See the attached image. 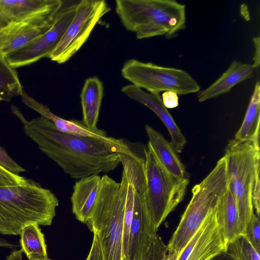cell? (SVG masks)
<instances>
[{
    "instance_id": "obj_1",
    "label": "cell",
    "mask_w": 260,
    "mask_h": 260,
    "mask_svg": "<svg viewBox=\"0 0 260 260\" xmlns=\"http://www.w3.org/2000/svg\"><path fill=\"white\" fill-rule=\"evenodd\" d=\"M23 121L25 135L73 179L113 171L121 163L120 153L131 150L122 139L108 142L62 133L42 116Z\"/></svg>"
},
{
    "instance_id": "obj_2",
    "label": "cell",
    "mask_w": 260,
    "mask_h": 260,
    "mask_svg": "<svg viewBox=\"0 0 260 260\" xmlns=\"http://www.w3.org/2000/svg\"><path fill=\"white\" fill-rule=\"evenodd\" d=\"M59 201L50 189L34 180L0 186V233L19 235L30 224H52Z\"/></svg>"
},
{
    "instance_id": "obj_3",
    "label": "cell",
    "mask_w": 260,
    "mask_h": 260,
    "mask_svg": "<svg viewBox=\"0 0 260 260\" xmlns=\"http://www.w3.org/2000/svg\"><path fill=\"white\" fill-rule=\"evenodd\" d=\"M129 179L123 168L117 182L107 175L101 177L97 198L86 223L100 239L105 260H123V233Z\"/></svg>"
},
{
    "instance_id": "obj_4",
    "label": "cell",
    "mask_w": 260,
    "mask_h": 260,
    "mask_svg": "<svg viewBox=\"0 0 260 260\" xmlns=\"http://www.w3.org/2000/svg\"><path fill=\"white\" fill-rule=\"evenodd\" d=\"M115 10L124 27L138 39H170L186 25L185 6L174 0H116Z\"/></svg>"
},
{
    "instance_id": "obj_5",
    "label": "cell",
    "mask_w": 260,
    "mask_h": 260,
    "mask_svg": "<svg viewBox=\"0 0 260 260\" xmlns=\"http://www.w3.org/2000/svg\"><path fill=\"white\" fill-rule=\"evenodd\" d=\"M227 186L224 155L210 173L192 188V198L167 245V252H181L207 215L215 208Z\"/></svg>"
},
{
    "instance_id": "obj_6",
    "label": "cell",
    "mask_w": 260,
    "mask_h": 260,
    "mask_svg": "<svg viewBox=\"0 0 260 260\" xmlns=\"http://www.w3.org/2000/svg\"><path fill=\"white\" fill-rule=\"evenodd\" d=\"M228 186L238 209L241 236L254 213L252 189L256 171L259 166V150L251 140L229 141L225 149Z\"/></svg>"
},
{
    "instance_id": "obj_7",
    "label": "cell",
    "mask_w": 260,
    "mask_h": 260,
    "mask_svg": "<svg viewBox=\"0 0 260 260\" xmlns=\"http://www.w3.org/2000/svg\"><path fill=\"white\" fill-rule=\"evenodd\" d=\"M121 164L130 175L134 190L133 215L123 260H142L158 236L147 203L144 158L132 152L121 156Z\"/></svg>"
},
{
    "instance_id": "obj_8",
    "label": "cell",
    "mask_w": 260,
    "mask_h": 260,
    "mask_svg": "<svg viewBox=\"0 0 260 260\" xmlns=\"http://www.w3.org/2000/svg\"><path fill=\"white\" fill-rule=\"evenodd\" d=\"M144 154L147 203L157 230L168 215L183 200L189 180L187 177H176L165 170L148 143Z\"/></svg>"
},
{
    "instance_id": "obj_9",
    "label": "cell",
    "mask_w": 260,
    "mask_h": 260,
    "mask_svg": "<svg viewBox=\"0 0 260 260\" xmlns=\"http://www.w3.org/2000/svg\"><path fill=\"white\" fill-rule=\"evenodd\" d=\"M121 72L122 77L133 85L151 93L172 91L178 95H185L199 92L201 88L196 80L183 70L135 59L125 62Z\"/></svg>"
},
{
    "instance_id": "obj_10",
    "label": "cell",
    "mask_w": 260,
    "mask_h": 260,
    "mask_svg": "<svg viewBox=\"0 0 260 260\" xmlns=\"http://www.w3.org/2000/svg\"><path fill=\"white\" fill-rule=\"evenodd\" d=\"M110 10L105 1H80L74 18L48 57L58 63L68 61L87 40L99 21Z\"/></svg>"
},
{
    "instance_id": "obj_11",
    "label": "cell",
    "mask_w": 260,
    "mask_h": 260,
    "mask_svg": "<svg viewBox=\"0 0 260 260\" xmlns=\"http://www.w3.org/2000/svg\"><path fill=\"white\" fill-rule=\"evenodd\" d=\"M79 1L62 0L52 27L37 39L6 55L9 64L16 69L48 57L58 45L74 18Z\"/></svg>"
},
{
    "instance_id": "obj_12",
    "label": "cell",
    "mask_w": 260,
    "mask_h": 260,
    "mask_svg": "<svg viewBox=\"0 0 260 260\" xmlns=\"http://www.w3.org/2000/svg\"><path fill=\"white\" fill-rule=\"evenodd\" d=\"M61 3L60 0L48 9L0 28V54L5 56L49 30Z\"/></svg>"
},
{
    "instance_id": "obj_13",
    "label": "cell",
    "mask_w": 260,
    "mask_h": 260,
    "mask_svg": "<svg viewBox=\"0 0 260 260\" xmlns=\"http://www.w3.org/2000/svg\"><path fill=\"white\" fill-rule=\"evenodd\" d=\"M215 207L204 219L177 260H210L226 251L228 243L218 224Z\"/></svg>"
},
{
    "instance_id": "obj_14",
    "label": "cell",
    "mask_w": 260,
    "mask_h": 260,
    "mask_svg": "<svg viewBox=\"0 0 260 260\" xmlns=\"http://www.w3.org/2000/svg\"><path fill=\"white\" fill-rule=\"evenodd\" d=\"M121 91L129 98L147 107L156 114L169 132L172 146L176 152L181 153L186 143V140L164 106L159 94L145 92L133 84L123 86Z\"/></svg>"
},
{
    "instance_id": "obj_15",
    "label": "cell",
    "mask_w": 260,
    "mask_h": 260,
    "mask_svg": "<svg viewBox=\"0 0 260 260\" xmlns=\"http://www.w3.org/2000/svg\"><path fill=\"white\" fill-rule=\"evenodd\" d=\"M20 95L21 101L24 105L40 113L41 116L51 120L54 124L55 127L62 133L76 136L96 138L108 142H114L118 139L107 136L106 133L102 129L96 131L91 130L82 121L67 120L56 115L47 106L36 101L23 90Z\"/></svg>"
},
{
    "instance_id": "obj_16",
    "label": "cell",
    "mask_w": 260,
    "mask_h": 260,
    "mask_svg": "<svg viewBox=\"0 0 260 260\" xmlns=\"http://www.w3.org/2000/svg\"><path fill=\"white\" fill-rule=\"evenodd\" d=\"M101 177L93 175L79 179L73 186L71 197L72 212L79 221L88 222L99 190Z\"/></svg>"
},
{
    "instance_id": "obj_17",
    "label": "cell",
    "mask_w": 260,
    "mask_h": 260,
    "mask_svg": "<svg viewBox=\"0 0 260 260\" xmlns=\"http://www.w3.org/2000/svg\"><path fill=\"white\" fill-rule=\"evenodd\" d=\"M255 69L252 64L234 60L218 79L198 92V101L205 102L229 92L236 85L251 77Z\"/></svg>"
},
{
    "instance_id": "obj_18",
    "label": "cell",
    "mask_w": 260,
    "mask_h": 260,
    "mask_svg": "<svg viewBox=\"0 0 260 260\" xmlns=\"http://www.w3.org/2000/svg\"><path fill=\"white\" fill-rule=\"evenodd\" d=\"M60 0H0V28L48 9Z\"/></svg>"
},
{
    "instance_id": "obj_19",
    "label": "cell",
    "mask_w": 260,
    "mask_h": 260,
    "mask_svg": "<svg viewBox=\"0 0 260 260\" xmlns=\"http://www.w3.org/2000/svg\"><path fill=\"white\" fill-rule=\"evenodd\" d=\"M148 143L160 165L169 173L180 178L186 177L185 168L171 144L148 124L145 126Z\"/></svg>"
},
{
    "instance_id": "obj_20",
    "label": "cell",
    "mask_w": 260,
    "mask_h": 260,
    "mask_svg": "<svg viewBox=\"0 0 260 260\" xmlns=\"http://www.w3.org/2000/svg\"><path fill=\"white\" fill-rule=\"evenodd\" d=\"M103 96V84L98 77H89L85 80L80 94L82 122L91 130L99 129L97 123Z\"/></svg>"
},
{
    "instance_id": "obj_21",
    "label": "cell",
    "mask_w": 260,
    "mask_h": 260,
    "mask_svg": "<svg viewBox=\"0 0 260 260\" xmlns=\"http://www.w3.org/2000/svg\"><path fill=\"white\" fill-rule=\"evenodd\" d=\"M215 214L218 224L227 243L242 236L237 207L228 186L216 206Z\"/></svg>"
},
{
    "instance_id": "obj_22",
    "label": "cell",
    "mask_w": 260,
    "mask_h": 260,
    "mask_svg": "<svg viewBox=\"0 0 260 260\" xmlns=\"http://www.w3.org/2000/svg\"><path fill=\"white\" fill-rule=\"evenodd\" d=\"M19 235L21 249L28 260H44L48 257L44 235L39 225L34 223L25 226Z\"/></svg>"
},
{
    "instance_id": "obj_23",
    "label": "cell",
    "mask_w": 260,
    "mask_h": 260,
    "mask_svg": "<svg viewBox=\"0 0 260 260\" xmlns=\"http://www.w3.org/2000/svg\"><path fill=\"white\" fill-rule=\"evenodd\" d=\"M260 125V83L254 86L241 126L235 136V140H251Z\"/></svg>"
},
{
    "instance_id": "obj_24",
    "label": "cell",
    "mask_w": 260,
    "mask_h": 260,
    "mask_svg": "<svg viewBox=\"0 0 260 260\" xmlns=\"http://www.w3.org/2000/svg\"><path fill=\"white\" fill-rule=\"evenodd\" d=\"M23 88L15 69L0 54V101L10 102L20 95Z\"/></svg>"
},
{
    "instance_id": "obj_25",
    "label": "cell",
    "mask_w": 260,
    "mask_h": 260,
    "mask_svg": "<svg viewBox=\"0 0 260 260\" xmlns=\"http://www.w3.org/2000/svg\"><path fill=\"white\" fill-rule=\"evenodd\" d=\"M225 252L233 260H260L259 253L253 248L244 236L228 243Z\"/></svg>"
},
{
    "instance_id": "obj_26",
    "label": "cell",
    "mask_w": 260,
    "mask_h": 260,
    "mask_svg": "<svg viewBox=\"0 0 260 260\" xmlns=\"http://www.w3.org/2000/svg\"><path fill=\"white\" fill-rule=\"evenodd\" d=\"M122 167L126 171L129 179L128 188L125 208L123 233V256L124 259L127 253L130 227L133 215L134 190L130 175L127 169L124 166H122Z\"/></svg>"
},
{
    "instance_id": "obj_27",
    "label": "cell",
    "mask_w": 260,
    "mask_h": 260,
    "mask_svg": "<svg viewBox=\"0 0 260 260\" xmlns=\"http://www.w3.org/2000/svg\"><path fill=\"white\" fill-rule=\"evenodd\" d=\"M244 236L253 248L260 252V221L259 218L254 213L249 221Z\"/></svg>"
},
{
    "instance_id": "obj_28",
    "label": "cell",
    "mask_w": 260,
    "mask_h": 260,
    "mask_svg": "<svg viewBox=\"0 0 260 260\" xmlns=\"http://www.w3.org/2000/svg\"><path fill=\"white\" fill-rule=\"evenodd\" d=\"M167 253V245L158 235L142 260H162Z\"/></svg>"
},
{
    "instance_id": "obj_29",
    "label": "cell",
    "mask_w": 260,
    "mask_h": 260,
    "mask_svg": "<svg viewBox=\"0 0 260 260\" xmlns=\"http://www.w3.org/2000/svg\"><path fill=\"white\" fill-rule=\"evenodd\" d=\"M0 166L7 171L16 175L25 171V169L19 166L7 154L5 149L0 146Z\"/></svg>"
},
{
    "instance_id": "obj_30",
    "label": "cell",
    "mask_w": 260,
    "mask_h": 260,
    "mask_svg": "<svg viewBox=\"0 0 260 260\" xmlns=\"http://www.w3.org/2000/svg\"><path fill=\"white\" fill-rule=\"evenodd\" d=\"M26 180L25 177L14 174L0 166V186L21 184Z\"/></svg>"
},
{
    "instance_id": "obj_31",
    "label": "cell",
    "mask_w": 260,
    "mask_h": 260,
    "mask_svg": "<svg viewBox=\"0 0 260 260\" xmlns=\"http://www.w3.org/2000/svg\"><path fill=\"white\" fill-rule=\"evenodd\" d=\"M252 201L256 215L259 218L260 212V166H258L255 175L252 189Z\"/></svg>"
},
{
    "instance_id": "obj_32",
    "label": "cell",
    "mask_w": 260,
    "mask_h": 260,
    "mask_svg": "<svg viewBox=\"0 0 260 260\" xmlns=\"http://www.w3.org/2000/svg\"><path fill=\"white\" fill-rule=\"evenodd\" d=\"M93 233L92 245L86 260H105L99 237L95 232Z\"/></svg>"
},
{
    "instance_id": "obj_33",
    "label": "cell",
    "mask_w": 260,
    "mask_h": 260,
    "mask_svg": "<svg viewBox=\"0 0 260 260\" xmlns=\"http://www.w3.org/2000/svg\"><path fill=\"white\" fill-rule=\"evenodd\" d=\"M161 98L164 106L167 109H173L179 105L178 94L174 91H164Z\"/></svg>"
},
{
    "instance_id": "obj_34",
    "label": "cell",
    "mask_w": 260,
    "mask_h": 260,
    "mask_svg": "<svg viewBox=\"0 0 260 260\" xmlns=\"http://www.w3.org/2000/svg\"><path fill=\"white\" fill-rule=\"evenodd\" d=\"M254 46V53L253 58V66L257 68L260 64V37H256L253 38Z\"/></svg>"
},
{
    "instance_id": "obj_35",
    "label": "cell",
    "mask_w": 260,
    "mask_h": 260,
    "mask_svg": "<svg viewBox=\"0 0 260 260\" xmlns=\"http://www.w3.org/2000/svg\"><path fill=\"white\" fill-rule=\"evenodd\" d=\"M22 250H14L8 255L6 260H22Z\"/></svg>"
},
{
    "instance_id": "obj_36",
    "label": "cell",
    "mask_w": 260,
    "mask_h": 260,
    "mask_svg": "<svg viewBox=\"0 0 260 260\" xmlns=\"http://www.w3.org/2000/svg\"><path fill=\"white\" fill-rule=\"evenodd\" d=\"M179 255L180 253L178 252H167L164 256L162 260H177Z\"/></svg>"
},
{
    "instance_id": "obj_37",
    "label": "cell",
    "mask_w": 260,
    "mask_h": 260,
    "mask_svg": "<svg viewBox=\"0 0 260 260\" xmlns=\"http://www.w3.org/2000/svg\"><path fill=\"white\" fill-rule=\"evenodd\" d=\"M18 246L17 245L11 243L7 240L0 238V247H6L14 249Z\"/></svg>"
},
{
    "instance_id": "obj_38",
    "label": "cell",
    "mask_w": 260,
    "mask_h": 260,
    "mask_svg": "<svg viewBox=\"0 0 260 260\" xmlns=\"http://www.w3.org/2000/svg\"><path fill=\"white\" fill-rule=\"evenodd\" d=\"M210 260H233V258L226 252L219 254Z\"/></svg>"
},
{
    "instance_id": "obj_39",
    "label": "cell",
    "mask_w": 260,
    "mask_h": 260,
    "mask_svg": "<svg viewBox=\"0 0 260 260\" xmlns=\"http://www.w3.org/2000/svg\"><path fill=\"white\" fill-rule=\"evenodd\" d=\"M44 260H52V259H51L49 258V257H48V258H46Z\"/></svg>"
}]
</instances>
